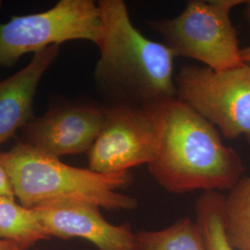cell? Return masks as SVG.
<instances>
[{
  "label": "cell",
  "mask_w": 250,
  "mask_h": 250,
  "mask_svg": "<svg viewBox=\"0 0 250 250\" xmlns=\"http://www.w3.org/2000/svg\"><path fill=\"white\" fill-rule=\"evenodd\" d=\"M242 59L244 63L250 65V45L242 48Z\"/></svg>",
  "instance_id": "obj_18"
},
{
  "label": "cell",
  "mask_w": 250,
  "mask_h": 250,
  "mask_svg": "<svg viewBox=\"0 0 250 250\" xmlns=\"http://www.w3.org/2000/svg\"><path fill=\"white\" fill-rule=\"evenodd\" d=\"M138 250H208L196 220L180 218L169 226L136 232Z\"/></svg>",
  "instance_id": "obj_12"
},
{
  "label": "cell",
  "mask_w": 250,
  "mask_h": 250,
  "mask_svg": "<svg viewBox=\"0 0 250 250\" xmlns=\"http://www.w3.org/2000/svg\"><path fill=\"white\" fill-rule=\"evenodd\" d=\"M102 16L92 0H61L41 13L13 17L0 24V66H10L28 52L73 40L99 45Z\"/></svg>",
  "instance_id": "obj_5"
},
{
  "label": "cell",
  "mask_w": 250,
  "mask_h": 250,
  "mask_svg": "<svg viewBox=\"0 0 250 250\" xmlns=\"http://www.w3.org/2000/svg\"><path fill=\"white\" fill-rule=\"evenodd\" d=\"M15 197L29 208L56 202H85L106 209L132 210L137 200L119 192L130 186V171L106 174L65 164L26 143L0 154Z\"/></svg>",
  "instance_id": "obj_3"
},
{
  "label": "cell",
  "mask_w": 250,
  "mask_h": 250,
  "mask_svg": "<svg viewBox=\"0 0 250 250\" xmlns=\"http://www.w3.org/2000/svg\"><path fill=\"white\" fill-rule=\"evenodd\" d=\"M58 53L59 45L40 50L22 70L0 82V145L26 125L39 81Z\"/></svg>",
  "instance_id": "obj_10"
},
{
  "label": "cell",
  "mask_w": 250,
  "mask_h": 250,
  "mask_svg": "<svg viewBox=\"0 0 250 250\" xmlns=\"http://www.w3.org/2000/svg\"><path fill=\"white\" fill-rule=\"evenodd\" d=\"M224 233L233 250H250V176L240 181L225 196Z\"/></svg>",
  "instance_id": "obj_13"
},
{
  "label": "cell",
  "mask_w": 250,
  "mask_h": 250,
  "mask_svg": "<svg viewBox=\"0 0 250 250\" xmlns=\"http://www.w3.org/2000/svg\"><path fill=\"white\" fill-rule=\"evenodd\" d=\"M225 196L220 192H204L196 203V222L199 225L208 250H233L224 233Z\"/></svg>",
  "instance_id": "obj_14"
},
{
  "label": "cell",
  "mask_w": 250,
  "mask_h": 250,
  "mask_svg": "<svg viewBox=\"0 0 250 250\" xmlns=\"http://www.w3.org/2000/svg\"><path fill=\"white\" fill-rule=\"evenodd\" d=\"M102 34L95 78L112 106L151 108L177 98L175 56L134 26L125 1L100 0Z\"/></svg>",
  "instance_id": "obj_2"
},
{
  "label": "cell",
  "mask_w": 250,
  "mask_h": 250,
  "mask_svg": "<svg viewBox=\"0 0 250 250\" xmlns=\"http://www.w3.org/2000/svg\"><path fill=\"white\" fill-rule=\"evenodd\" d=\"M243 5L245 6L243 14H244L245 20H246V21H247V23H248V25H249L250 29V0L244 1Z\"/></svg>",
  "instance_id": "obj_17"
},
{
  "label": "cell",
  "mask_w": 250,
  "mask_h": 250,
  "mask_svg": "<svg viewBox=\"0 0 250 250\" xmlns=\"http://www.w3.org/2000/svg\"><path fill=\"white\" fill-rule=\"evenodd\" d=\"M0 250H26L23 247L14 242L0 239Z\"/></svg>",
  "instance_id": "obj_16"
},
{
  "label": "cell",
  "mask_w": 250,
  "mask_h": 250,
  "mask_svg": "<svg viewBox=\"0 0 250 250\" xmlns=\"http://www.w3.org/2000/svg\"><path fill=\"white\" fill-rule=\"evenodd\" d=\"M243 0H191L173 18L149 21L153 31L176 57H185L222 72L244 64L232 9Z\"/></svg>",
  "instance_id": "obj_4"
},
{
  "label": "cell",
  "mask_w": 250,
  "mask_h": 250,
  "mask_svg": "<svg viewBox=\"0 0 250 250\" xmlns=\"http://www.w3.org/2000/svg\"><path fill=\"white\" fill-rule=\"evenodd\" d=\"M155 107H107L106 123L88 151L90 170L114 174L148 165L159 140Z\"/></svg>",
  "instance_id": "obj_7"
},
{
  "label": "cell",
  "mask_w": 250,
  "mask_h": 250,
  "mask_svg": "<svg viewBox=\"0 0 250 250\" xmlns=\"http://www.w3.org/2000/svg\"><path fill=\"white\" fill-rule=\"evenodd\" d=\"M177 98L210 122L227 139L250 141V65L215 72L188 65L175 76Z\"/></svg>",
  "instance_id": "obj_6"
},
{
  "label": "cell",
  "mask_w": 250,
  "mask_h": 250,
  "mask_svg": "<svg viewBox=\"0 0 250 250\" xmlns=\"http://www.w3.org/2000/svg\"><path fill=\"white\" fill-rule=\"evenodd\" d=\"M98 206L56 202L34 208L49 237L82 238L99 250H138L136 232L129 223L110 224Z\"/></svg>",
  "instance_id": "obj_8"
},
{
  "label": "cell",
  "mask_w": 250,
  "mask_h": 250,
  "mask_svg": "<svg viewBox=\"0 0 250 250\" xmlns=\"http://www.w3.org/2000/svg\"><path fill=\"white\" fill-rule=\"evenodd\" d=\"M0 196L15 197L9 175L5 170V168L3 167V165L1 164V162H0Z\"/></svg>",
  "instance_id": "obj_15"
},
{
  "label": "cell",
  "mask_w": 250,
  "mask_h": 250,
  "mask_svg": "<svg viewBox=\"0 0 250 250\" xmlns=\"http://www.w3.org/2000/svg\"><path fill=\"white\" fill-rule=\"evenodd\" d=\"M50 238L34 208L19 204L15 197L0 196V239L14 242L25 250Z\"/></svg>",
  "instance_id": "obj_11"
},
{
  "label": "cell",
  "mask_w": 250,
  "mask_h": 250,
  "mask_svg": "<svg viewBox=\"0 0 250 250\" xmlns=\"http://www.w3.org/2000/svg\"><path fill=\"white\" fill-rule=\"evenodd\" d=\"M158 147L147 165L152 177L172 194L231 190L244 165L219 130L188 103L174 98L155 107Z\"/></svg>",
  "instance_id": "obj_1"
},
{
  "label": "cell",
  "mask_w": 250,
  "mask_h": 250,
  "mask_svg": "<svg viewBox=\"0 0 250 250\" xmlns=\"http://www.w3.org/2000/svg\"><path fill=\"white\" fill-rule=\"evenodd\" d=\"M106 107L67 106L27 125V143L55 158L88 152L107 119Z\"/></svg>",
  "instance_id": "obj_9"
}]
</instances>
